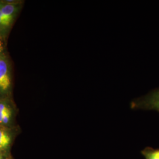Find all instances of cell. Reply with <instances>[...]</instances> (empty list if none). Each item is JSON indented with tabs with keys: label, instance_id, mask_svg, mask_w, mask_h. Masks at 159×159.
Listing matches in <instances>:
<instances>
[{
	"label": "cell",
	"instance_id": "1",
	"mask_svg": "<svg viewBox=\"0 0 159 159\" xmlns=\"http://www.w3.org/2000/svg\"><path fill=\"white\" fill-rule=\"evenodd\" d=\"M13 74L10 58L4 51L0 54V100L12 98Z\"/></svg>",
	"mask_w": 159,
	"mask_h": 159
},
{
	"label": "cell",
	"instance_id": "2",
	"mask_svg": "<svg viewBox=\"0 0 159 159\" xmlns=\"http://www.w3.org/2000/svg\"><path fill=\"white\" fill-rule=\"evenodd\" d=\"M132 109L154 110L159 112V87L147 94L133 99L130 103Z\"/></svg>",
	"mask_w": 159,
	"mask_h": 159
},
{
	"label": "cell",
	"instance_id": "3",
	"mask_svg": "<svg viewBox=\"0 0 159 159\" xmlns=\"http://www.w3.org/2000/svg\"><path fill=\"white\" fill-rule=\"evenodd\" d=\"M16 109L12 98L0 100V125L13 127Z\"/></svg>",
	"mask_w": 159,
	"mask_h": 159
},
{
	"label": "cell",
	"instance_id": "4",
	"mask_svg": "<svg viewBox=\"0 0 159 159\" xmlns=\"http://www.w3.org/2000/svg\"><path fill=\"white\" fill-rule=\"evenodd\" d=\"M23 2L17 4H8L0 0V10L6 23L11 28L19 12L23 8Z\"/></svg>",
	"mask_w": 159,
	"mask_h": 159
},
{
	"label": "cell",
	"instance_id": "5",
	"mask_svg": "<svg viewBox=\"0 0 159 159\" xmlns=\"http://www.w3.org/2000/svg\"><path fill=\"white\" fill-rule=\"evenodd\" d=\"M13 127L0 125V152L9 153L14 140Z\"/></svg>",
	"mask_w": 159,
	"mask_h": 159
},
{
	"label": "cell",
	"instance_id": "6",
	"mask_svg": "<svg viewBox=\"0 0 159 159\" xmlns=\"http://www.w3.org/2000/svg\"><path fill=\"white\" fill-rule=\"evenodd\" d=\"M11 29V28L5 21L0 10V38L4 42L7 40Z\"/></svg>",
	"mask_w": 159,
	"mask_h": 159
},
{
	"label": "cell",
	"instance_id": "7",
	"mask_svg": "<svg viewBox=\"0 0 159 159\" xmlns=\"http://www.w3.org/2000/svg\"><path fill=\"white\" fill-rule=\"evenodd\" d=\"M142 153L145 159H159V149L146 148Z\"/></svg>",
	"mask_w": 159,
	"mask_h": 159
},
{
	"label": "cell",
	"instance_id": "8",
	"mask_svg": "<svg viewBox=\"0 0 159 159\" xmlns=\"http://www.w3.org/2000/svg\"><path fill=\"white\" fill-rule=\"evenodd\" d=\"M0 159H11L9 153H4L0 152Z\"/></svg>",
	"mask_w": 159,
	"mask_h": 159
},
{
	"label": "cell",
	"instance_id": "9",
	"mask_svg": "<svg viewBox=\"0 0 159 159\" xmlns=\"http://www.w3.org/2000/svg\"><path fill=\"white\" fill-rule=\"evenodd\" d=\"M0 51L1 52L5 51V47H4V42L0 38Z\"/></svg>",
	"mask_w": 159,
	"mask_h": 159
},
{
	"label": "cell",
	"instance_id": "10",
	"mask_svg": "<svg viewBox=\"0 0 159 159\" xmlns=\"http://www.w3.org/2000/svg\"><path fill=\"white\" fill-rule=\"evenodd\" d=\"M2 52H1V51H0V54H1V53H2Z\"/></svg>",
	"mask_w": 159,
	"mask_h": 159
}]
</instances>
